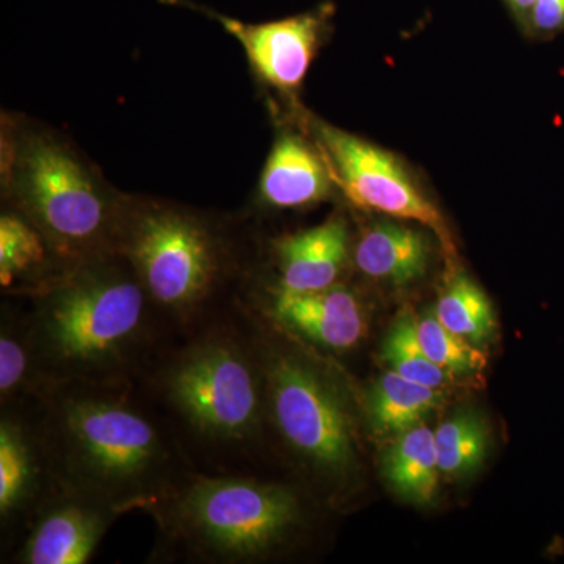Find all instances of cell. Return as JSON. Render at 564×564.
<instances>
[{"label":"cell","instance_id":"obj_7","mask_svg":"<svg viewBox=\"0 0 564 564\" xmlns=\"http://www.w3.org/2000/svg\"><path fill=\"white\" fill-rule=\"evenodd\" d=\"M7 151L3 185L13 210L40 229L66 269L117 252L126 202L68 144L35 133Z\"/></svg>","mask_w":564,"mask_h":564},{"label":"cell","instance_id":"obj_25","mask_svg":"<svg viewBox=\"0 0 564 564\" xmlns=\"http://www.w3.org/2000/svg\"><path fill=\"white\" fill-rule=\"evenodd\" d=\"M510 2L513 3L516 9L529 10L533 9L534 3H536V0H510Z\"/></svg>","mask_w":564,"mask_h":564},{"label":"cell","instance_id":"obj_3","mask_svg":"<svg viewBox=\"0 0 564 564\" xmlns=\"http://www.w3.org/2000/svg\"><path fill=\"white\" fill-rule=\"evenodd\" d=\"M25 299L51 384L139 383L170 340L120 252L77 263Z\"/></svg>","mask_w":564,"mask_h":564},{"label":"cell","instance_id":"obj_13","mask_svg":"<svg viewBox=\"0 0 564 564\" xmlns=\"http://www.w3.org/2000/svg\"><path fill=\"white\" fill-rule=\"evenodd\" d=\"M278 280L272 285L288 292H313L339 284L348 256L350 237L343 218L282 236L273 242Z\"/></svg>","mask_w":564,"mask_h":564},{"label":"cell","instance_id":"obj_16","mask_svg":"<svg viewBox=\"0 0 564 564\" xmlns=\"http://www.w3.org/2000/svg\"><path fill=\"white\" fill-rule=\"evenodd\" d=\"M51 386L41 369L28 310L3 304L0 317V410L31 406Z\"/></svg>","mask_w":564,"mask_h":564},{"label":"cell","instance_id":"obj_6","mask_svg":"<svg viewBox=\"0 0 564 564\" xmlns=\"http://www.w3.org/2000/svg\"><path fill=\"white\" fill-rule=\"evenodd\" d=\"M240 306L261 358L269 434L325 485L343 488L358 467V445L339 381L269 318Z\"/></svg>","mask_w":564,"mask_h":564},{"label":"cell","instance_id":"obj_8","mask_svg":"<svg viewBox=\"0 0 564 564\" xmlns=\"http://www.w3.org/2000/svg\"><path fill=\"white\" fill-rule=\"evenodd\" d=\"M315 133L332 174L352 204L429 226L445 251H454L443 215L415 187L393 155L323 122L315 126Z\"/></svg>","mask_w":564,"mask_h":564},{"label":"cell","instance_id":"obj_5","mask_svg":"<svg viewBox=\"0 0 564 564\" xmlns=\"http://www.w3.org/2000/svg\"><path fill=\"white\" fill-rule=\"evenodd\" d=\"M117 252L131 263L170 339L236 306L223 304L240 270L231 243L195 212L126 203Z\"/></svg>","mask_w":564,"mask_h":564},{"label":"cell","instance_id":"obj_11","mask_svg":"<svg viewBox=\"0 0 564 564\" xmlns=\"http://www.w3.org/2000/svg\"><path fill=\"white\" fill-rule=\"evenodd\" d=\"M28 408L0 410V530L17 543L41 503L55 491Z\"/></svg>","mask_w":564,"mask_h":564},{"label":"cell","instance_id":"obj_15","mask_svg":"<svg viewBox=\"0 0 564 564\" xmlns=\"http://www.w3.org/2000/svg\"><path fill=\"white\" fill-rule=\"evenodd\" d=\"M46 237L17 210L0 217V285L10 296H29L65 272Z\"/></svg>","mask_w":564,"mask_h":564},{"label":"cell","instance_id":"obj_2","mask_svg":"<svg viewBox=\"0 0 564 564\" xmlns=\"http://www.w3.org/2000/svg\"><path fill=\"white\" fill-rule=\"evenodd\" d=\"M193 463L248 474L269 436L265 381L240 300L228 313L166 340L139 381Z\"/></svg>","mask_w":564,"mask_h":564},{"label":"cell","instance_id":"obj_18","mask_svg":"<svg viewBox=\"0 0 564 564\" xmlns=\"http://www.w3.org/2000/svg\"><path fill=\"white\" fill-rule=\"evenodd\" d=\"M381 470L397 496L415 505L432 503L441 475L433 430L419 423L400 433L386 452Z\"/></svg>","mask_w":564,"mask_h":564},{"label":"cell","instance_id":"obj_21","mask_svg":"<svg viewBox=\"0 0 564 564\" xmlns=\"http://www.w3.org/2000/svg\"><path fill=\"white\" fill-rule=\"evenodd\" d=\"M434 313L445 328L475 345L486 343L496 329V315L488 296L462 274L448 282Z\"/></svg>","mask_w":564,"mask_h":564},{"label":"cell","instance_id":"obj_4","mask_svg":"<svg viewBox=\"0 0 564 564\" xmlns=\"http://www.w3.org/2000/svg\"><path fill=\"white\" fill-rule=\"evenodd\" d=\"M152 562L258 564L291 545L306 522L302 494L254 474L195 473L148 511Z\"/></svg>","mask_w":564,"mask_h":564},{"label":"cell","instance_id":"obj_12","mask_svg":"<svg viewBox=\"0 0 564 564\" xmlns=\"http://www.w3.org/2000/svg\"><path fill=\"white\" fill-rule=\"evenodd\" d=\"M239 41L256 76L278 91H295L303 84L321 41L322 22L313 14L247 24L218 17Z\"/></svg>","mask_w":564,"mask_h":564},{"label":"cell","instance_id":"obj_1","mask_svg":"<svg viewBox=\"0 0 564 564\" xmlns=\"http://www.w3.org/2000/svg\"><path fill=\"white\" fill-rule=\"evenodd\" d=\"M28 408L55 488L122 516L150 511L198 473L139 383H55Z\"/></svg>","mask_w":564,"mask_h":564},{"label":"cell","instance_id":"obj_20","mask_svg":"<svg viewBox=\"0 0 564 564\" xmlns=\"http://www.w3.org/2000/svg\"><path fill=\"white\" fill-rule=\"evenodd\" d=\"M434 443L441 474L448 477L473 474L488 454V425L475 411H459L437 426Z\"/></svg>","mask_w":564,"mask_h":564},{"label":"cell","instance_id":"obj_24","mask_svg":"<svg viewBox=\"0 0 564 564\" xmlns=\"http://www.w3.org/2000/svg\"><path fill=\"white\" fill-rule=\"evenodd\" d=\"M533 22L541 31H555L564 25V0H536Z\"/></svg>","mask_w":564,"mask_h":564},{"label":"cell","instance_id":"obj_10","mask_svg":"<svg viewBox=\"0 0 564 564\" xmlns=\"http://www.w3.org/2000/svg\"><path fill=\"white\" fill-rule=\"evenodd\" d=\"M240 300L282 332L328 351L351 350L366 334L358 295L343 284L313 292H288L269 284Z\"/></svg>","mask_w":564,"mask_h":564},{"label":"cell","instance_id":"obj_22","mask_svg":"<svg viewBox=\"0 0 564 564\" xmlns=\"http://www.w3.org/2000/svg\"><path fill=\"white\" fill-rule=\"evenodd\" d=\"M381 359L392 372L432 388H443L451 377L423 350L417 333V318L410 313H403L393 322L381 347Z\"/></svg>","mask_w":564,"mask_h":564},{"label":"cell","instance_id":"obj_14","mask_svg":"<svg viewBox=\"0 0 564 564\" xmlns=\"http://www.w3.org/2000/svg\"><path fill=\"white\" fill-rule=\"evenodd\" d=\"M332 170L306 141L282 135L274 143L259 184V198L273 209H299L328 198Z\"/></svg>","mask_w":564,"mask_h":564},{"label":"cell","instance_id":"obj_23","mask_svg":"<svg viewBox=\"0 0 564 564\" xmlns=\"http://www.w3.org/2000/svg\"><path fill=\"white\" fill-rule=\"evenodd\" d=\"M423 350L448 375H473L486 366V356L475 344L445 328L436 313L417 318Z\"/></svg>","mask_w":564,"mask_h":564},{"label":"cell","instance_id":"obj_9","mask_svg":"<svg viewBox=\"0 0 564 564\" xmlns=\"http://www.w3.org/2000/svg\"><path fill=\"white\" fill-rule=\"evenodd\" d=\"M118 518L99 500L55 489L22 530L10 563H88Z\"/></svg>","mask_w":564,"mask_h":564},{"label":"cell","instance_id":"obj_17","mask_svg":"<svg viewBox=\"0 0 564 564\" xmlns=\"http://www.w3.org/2000/svg\"><path fill=\"white\" fill-rule=\"evenodd\" d=\"M430 247L423 234L395 223H377L352 251L356 269L372 280L408 284L426 272Z\"/></svg>","mask_w":564,"mask_h":564},{"label":"cell","instance_id":"obj_19","mask_svg":"<svg viewBox=\"0 0 564 564\" xmlns=\"http://www.w3.org/2000/svg\"><path fill=\"white\" fill-rule=\"evenodd\" d=\"M441 402L440 389L415 383L389 370L367 393L366 413L377 432L400 434L422 423Z\"/></svg>","mask_w":564,"mask_h":564}]
</instances>
